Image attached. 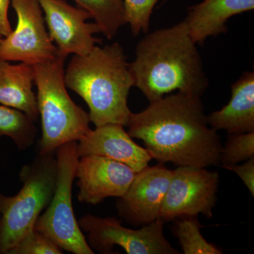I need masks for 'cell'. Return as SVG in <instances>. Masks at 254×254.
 <instances>
[{"mask_svg": "<svg viewBox=\"0 0 254 254\" xmlns=\"http://www.w3.org/2000/svg\"><path fill=\"white\" fill-rule=\"evenodd\" d=\"M127 127L159 164L207 168L220 164L222 145L210 128L200 96L178 92L131 113Z\"/></svg>", "mask_w": 254, "mask_h": 254, "instance_id": "obj_1", "label": "cell"}, {"mask_svg": "<svg viewBox=\"0 0 254 254\" xmlns=\"http://www.w3.org/2000/svg\"><path fill=\"white\" fill-rule=\"evenodd\" d=\"M135 55L129 63L134 86L150 103L175 91L201 97L208 88L201 57L185 21L147 33Z\"/></svg>", "mask_w": 254, "mask_h": 254, "instance_id": "obj_2", "label": "cell"}, {"mask_svg": "<svg viewBox=\"0 0 254 254\" xmlns=\"http://www.w3.org/2000/svg\"><path fill=\"white\" fill-rule=\"evenodd\" d=\"M66 88L77 93L89 108L95 127L117 124L127 127L134 80L121 45L95 46L88 54L73 55L65 70Z\"/></svg>", "mask_w": 254, "mask_h": 254, "instance_id": "obj_3", "label": "cell"}, {"mask_svg": "<svg viewBox=\"0 0 254 254\" xmlns=\"http://www.w3.org/2000/svg\"><path fill=\"white\" fill-rule=\"evenodd\" d=\"M65 60L59 55L33 65L41 118L40 154L53 153L65 143L78 141L91 129L88 113L73 101L66 91Z\"/></svg>", "mask_w": 254, "mask_h": 254, "instance_id": "obj_4", "label": "cell"}, {"mask_svg": "<svg viewBox=\"0 0 254 254\" xmlns=\"http://www.w3.org/2000/svg\"><path fill=\"white\" fill-rule=\"evenodd\" d=\"M58 175L55 152L40 154L19 173L23 186L14 196L0 194V254H8L34 229L54 195Z\"/></svg>", "mask_w": 254, "mask_h": 254, "instance_id": "obj_5", "label": "cell"}, {"mask_svg": "<svg viewBox=\"0 0 254 254\" xmlns=\"http://www.w3.org/2000/svg\"><path fill=\"white\" fill-rule=\"evenodd\" d=\"M78 141L69 142L55 151L58 162L56 188L46 211L34 229L46 235L63 251L73 254H93L73 211L72 186L79 156Z\"/></svg>", "mask_w": 254, "mask_h": 254, "instance_id": "obj_6", "label": "cell"}, {"mask_svg": "<svg viewBox=\"0 0 254 254\" xmlns=\"http://www.w3.org/2000/svg\"><path fill=\"white\" fill-rule=\"evenodd\" d=\"M165 220L157 219L138 230L127 228L115 218L93 215L82 217L80 228L87 233V242L99 253H113L115 246L128 254H179L164 236Z\"/></svg>", "mask_w": 254, "mask_h": 254, "instance_id": "obj_7", "label": "cell"}, {"mask_svg": "<svg viewBox=\"0 0 254 254\" xmlns=\"http://www.w3.org/2000/svg\"><path fill=\"white\" fill-rule=\"evenodd\" d=\"M17 23L9 36L0 40V61L34 65L59 56L47 31L38 0H11Z\"/></svg>", "mask_w": 254, "mask_h": 254, "instance_id": "obj_8", "label": "cell"}, {"mask_svg": "<svg viewBox=\"0 0 254 254\" xmlns=\"http://www.w3.org/2000/svg\"><path fill=\"white\" fill-rule=\"evenodd\" d=\"M219 186L217 172L198 167H177L162 206L160 218L165 222L182 216L202 214L213 218Z\"/></svg>", "mask_w": 254, "mask_h": 254, "instance_id": "obj_9", "label": "cell"}, {"mask_svg": "<svg viewBox=\"0 0 254 254\" xmlns=\"http://www.w3.org/2000/svg\"><path fill=\"white\" fill-rule=\"evenodd\" d=\"M52 41L60 55L88 54L101 39L93 35L101 33L96 23H87L91 14L83 8L68 4L65 0H38Z\"/></svg>", "mask_w": 254, "mask_h": 254, "instance_id": "obj_10", "label": "cell"}, {"mask_svg": "<svg viewBox=\"0 0 254 254\" xmlns=\"http://www.w3.org/2000/svg\"><path fill=\"white\" fill-rule=\"evenodd\" d=\"M173 177V170L163 164L143 169L137 173L116 208L120 218L139 226L160 218L165 195Z\"/></svg>", "mask_w": 254, "mask_h": 254, "instance_id": "obj_11", "label": "cell"}, {"mask_svg": "<svg viewBox=\"0 0 254 254\" xmlns=\"http://www.w3.org/2000/svg\"><path fill=\"white\" fill-rule=\"evenodd\" d=\"M136 174L129 167L112 159L98 155L81 157L76 170L78 201L97 205L107 198H120Z\"/></svg>", "mask_w": 254, "mask_h": 254, "instance_id": "obj_12", "label": "cell"}, {"mask_svg": "<svg viewBox=\"0 0 254 254\" xmlns=\"http://www.w3.org/2000/svg\"><path fill=\"white\" fill-rule=\"evenodd\" d=\"M79 158L98 155L120 162L139 173L148 166L151 155L133 141L123 125L108 124L95 127L78 141Z\"/></svg>", "mask_w": 254, "mask_h": 254, "instance_id": "obj_13", "label": "cell"}, {"mask_svg": "<svg viewBox=\"0 0 254 254\" xmlns=\"http://www.w3.org/2000/svg\"><path fill=\"white\" fill-rule=\"evenodd\" d=\"M254 9V0H203L188 7L184 21L193 41L202 46L209 37L227 33V22L232 16Z\"/></svg>", "mask_w": 254, "mask_h": 254, "instance_id": "obj_14", "label": "cell"}, {"mask_svg": "<svg viewBox=\"0 0 254 254\" xmlns=\"http://www.w3.org/2000/svg\"><path fill=\"white\" fill-rule=\"evenodd\" d=\"M232 96L222 109L207 116L215 131L225 130L229 134L254 131V73L245 71L231 86Z\"/></svg>", "mask_w": 254, "mask_h": 254, "instance_id": "obj_15", "label": "cell"}, {"mask_svg": "<svg viewBox=\"0 0 254 254\" xmlns=\"http://www.w3.org/2000/svg\"><path fill=\"white\" fill-rule=\"evenodd\" d=\"M33 83V65L0 61V104L21 110L36 123L39 112Z\"/></svg>", "mask_w": 254, "mask_h": 254, "instance_id": "obj_16", "label": "cell"}, {"mask_svg": "<svg viewBox=\"0 0 254 254\" xmlns=\"http://www.w3.org/2000/svg\"><path fill=\"white\" fill-rule=\"evenodd\" d=\"M35 123L21 110L0 104V138L9 137L20 151L36 142L38 130Z\"/></svg>", "mask_w": 254, "mask_h": 254, "instance_id": "obj_17", "label": "cell"}, {"mask_svg": "<svg viewBox=\"0 0 254 254\" xmlns=\"http://www.w3.org/2000/svg\"><path fill=\"white\" fill-rule=\"evenodd\" d=\"M79 7L88 11L101 33L112 40L126 24L123 0H74Z\"/></svg>", "mask_w": 254, "mask_h": 254, "instance_id": "obj_18", "label": "cell"}, {"mask_svg": "<svg viewBox=\"0 0 254 254\" xmlns=\"http://www.w3.org/2000/svg\"><path fill=\"white\" fill-rule=\"evenodd\" d=\"M177 220L174 234L178 239L185 254H222V250L209 243L200 232L196 216H184Z\"/></svg>", "mask_w": 254, "mask_h": 254, "instance_id": "obj_19", "label": "cell"}, {"mask_svg": "<svg viewBox=\"0 0 254 254\" xmlns=\"http://www.w3.org/2000/svg\"><path fill=\"white\" fill-rule=\"evenodd\" d=\"M254 158V131L230 134L220 153L222 166L237 165Z\"/></svg>", "mask_w": 254, "mask_h": 254, "instance_id": "obj_20", "label": "cell"}, {"mask_svg": "<svg viewBox=\"0 0 254 254\" xmlns=\"http://www.w3.org/2000/svg\"><path fill=\"white\" fill-rule=\"evenodd\" d=\"M159 0H123L125 22L133 36L148 33L150 16Z\"/></svg>", "mask_w": 254, "mask_h": 254, "instance_id": "obj_21", "label": "cell"}, {"mask_svg": "<svg viewBox=\"0 0 254 254\" xmlns=\"http://www.w3.org/2000/svg\"><path fill=\"white\" fill-rule=\"evenodd\" d=\"M63 250L49 237L33 229L8 254H63Z\"/></svg>", "mask_w": 254, "mask_h": 254, "instance_id": "obj_22", "label": "cell"}, {"mask_svg": "<svg viewBox=\"0 0 254 254\" xmlns=\"http://www.w3.org/2000/svg\"><path fill=\"white\" fill-rule=\"evenodd\" d=\"M222 168L236 173L250 190L252 196H254V158L247 160L242 165H225Z\"/></svg>", "mask_w": 254, "mask_h": 254, "instance_id": "obj_23", "label": "cell"}, {"mask_svg": "<svg viewBox=\"0 0 254 254\" xmlns=\"http://www.w3.org/2000/svg\"><path fill=\"white\" fill-rule=\"evenodd\" d=\"M11 0H0V38L9 36L12 31L10 24L8 10Z\"/></svg>", "mask_w": 254, "mask_h": 254, "instance_id": "obj_24", "label": "cell"}, {"mask_svg": "<svg viewBox=\"0 0 254 254\" xmlns=\"http://www.w3.org/2000/svg\"><path fill=\"white\" fill-rule=\"evenodd\" d=\"M1 38H0V40H1Z\"/></svg>", "mask_w": 254, "mask_h": 254, "instance_id": "obj_25", "label": "cell"}, {"mask_svg": "<svg viewBox=\"0 0 254 254\" xmlns=\"http://www.w3.org/2000/svg\"><path fill=\"white\" fill-rule=\"evenodd\" d=\"M0 216H1V215H0Z\"/></svg>", "mask_w": 254, "mask_h": 254, "instance_id": "obj_26", "label": "cell"}]
</instances>
